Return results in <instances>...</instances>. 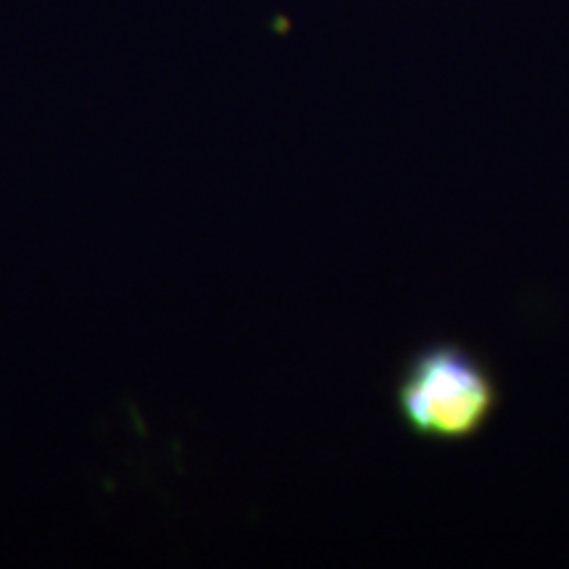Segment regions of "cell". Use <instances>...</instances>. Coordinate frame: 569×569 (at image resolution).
<instances>
[{
	"mask_svg": "<svg viewBox=\"0 0 569 569\" xmlns=\"http://www.w3.org/2000/svg\"><path fill=\"white\" fill-rule=\"evenodd\" d=\"M396 403L411 436L461 443L490 422L498 407V386L480 356L467 346L438 340L407 361L398 377Z\"/></svg>",
	"mask_w": 569,
	"mask_h": 569,
	"instance_id": "1",
	"label": "cell"
}]
</instances>
